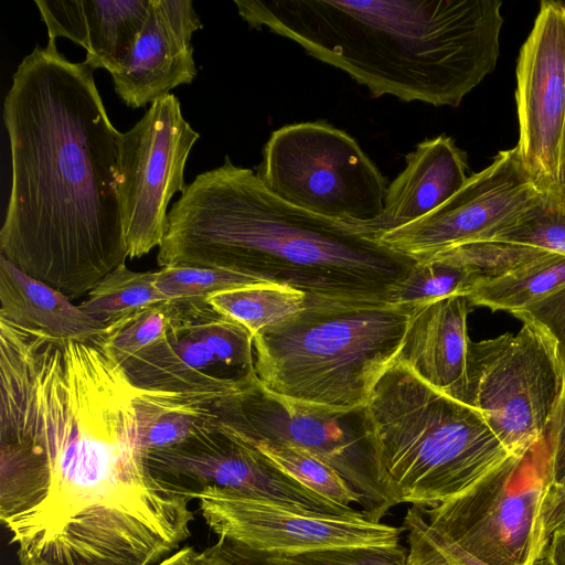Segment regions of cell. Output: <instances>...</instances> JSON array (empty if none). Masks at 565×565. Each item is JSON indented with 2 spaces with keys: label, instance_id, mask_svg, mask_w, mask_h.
Masks as SVG:
<instances>
[{
  "label": "cell",
  "instance_id": "cell-1",
  "mask_svg": "<svg viewBox=\"0 0 565 565\" xmlns=\"http://www.w3.org/2000/svg\"><path fill=\"white\" fill-rule=\"evenodd\" d=\"M87 63L49 39L19 64L3 102L11 191L0 255L76 299L128 257L119 137Z\"/></svg>",
  "mask_w": 565,
  "mask_h": 565
},
{
  "label": "cell",
  "instance_id": "cell-2",
  "mask_svg": "<svg viewBox=\"0 0 565 565\" xmlns=\"http://www.w3.org/2000/svg\"><path fill=\"white\" fill-rule=\"evenodd\" d=\"M157 262L233 270L309 296L382 301L416 263L358 225L281 200L227 156L169 210Z\"/></svg>",
  "mask_w": 565,
  "mask_h": 565
},
{
  "label": "cell",
  "instance_id": "cell-3",
  "mask_svg": "<svg viewBox=\"0 0 565 565\" xmlns=\"http://www.w3.org/2000/svg\"><path fill=\"white\" fill-rule=\"evenodd\" d=\"M267 28L349 74L373 97L457 107L495 67L499 0H235Z\"/></svg>",
  "mask_w": 565,
  "mask_h": 565
},
{
  "label": "cell",
  "instance_id": "cell-4",
  "mask_svg": "<svg viewBox=\"0 0 565 565\" xmlns=\"http://www.w3.org/2000/svg\"><path fill=\"white\" fill-rule=\"evenodd\" d=\"M409 316L387 301L306 295L300 311L253 337L255 374L284 397L362 409L396 360Z\"/></svg>",
  "mask_w": 565,
  "mask_h": 565
},
{
  "label": "cell",
  "instance_id": "cell-5",
  "mask_svg": "<svg viewBox=\"0 0 565 565\" xmlns=\"http://www.w3.org/2000/svg\"><path fill=\"white\" fill-rule=\"evenodd\" d=\"M363 417L401 503L434 508L511 455L475 407L437 391L397 360L374 385Z\"/></svg>",
  "mask_w": 565,
  "mask_h": 565
},
{
  "label": "cell",
  "instance_id": "cell-6",
  "mask_svg": "<svg viewBox=\"0 0 565 565\" xmlns=\"http://www.w3.org/2000/svg\"><path fill=\"white\" fill-rule=\"evenodd\" d=\"M363 408L338 411L277 395L255 372L213 405L216 428L231 437L294 447L329 465L356 493L364 516L380 523L401 501L380 468Z\"/></svg>",
  "mask_w": 565,
  "mask_h": 565
},
{
  "label": "cell",
  "instance_id": "cell-7",
  "mask_svg": "<svg viewBox=\"0 0 565 565\" xmlns=\"http://www.w3.org/2000/svg\"><path fill=\"white\" fill-rule=\"evenodd\" d=\"M256 175L292 205L359 226L381 217L388 186L358 141L326 121L273 131Z\"/></svg>",
  "mask_w": 565,
  "mask_h": 565
},
{
  "label": "cell",
  "instance_id": "cell-8",
  "mask_svg": "<svg viewBox=\"0 0 565 565\" xmlns=\"http://www.w3.org/2000/svg\"><path fill=\"white\" fill-rule=\"evenodd\" d=\"M551 486L548 449L510 455L472 488L434 508L428 523L484 565H534L548 546L541 509Z\"/></svg>",
  "mask_w": 565,
  "mask_h": 565
},
{
  "label": "cell",
  "instance_id": "cell-9",
  "mask_svg": "<svg viewBox=\"0 0 565 565\" xmlns=\"http://www.w3.org/2000/svg\"><path fill=\"white\" fill-rule=\"evenodd\" d=\"M565 374L553 340L536 326L473 342L467 361L466 403L515 456L545 438L555 418Z\"/></svg>",
  "mask_w": 565,
  "mask_h": 565
},
{
  "label": "cell",
  "instance_id": "cell-10",
  "mask_svg": "<svg viewBox=\"0 0 565 565\" xmlns=\"http://www.w3.org/2000/svg\"><path fill=\"white\" fill-rule=\"evenodd\" d=\"M199 137L173 94L150 104L141 119L120 134L119 191L128 257H141L162 244L168 204L186 186L185 164Z\"/></svg>",
  "mask_w": 565,
  "mask_h": 565
},
{
  "label": "cell",
  "instance_id": "cell-11",
  "mask_svg": "<svg viewBox=\"0 0 565 565\" xmlns=\"http://www.w3.org/2000/svg\"><path fill=\"white\" fill-rule=\"evenodd\" d=\"M121 366L140 390L228 394L255 372L253 335L206 299L189 298L168 334Z\"/></svg>",
  "mask_w": 565,
  "mask_h": 565
},
{
  "label": "cell",
  "instance_id": "cell-12",
  "mask_svg": "<svg viewBox=\"0 0 565 565\" xmlns=\"http://www.w3.org/2000/svg\"><path fill=\"white\" fill-rule=\"evenodd\" d=\"M544 195L522 166L516 148L501 150L443 205L373 238L416 262L426 260L462 244L493 239Z\"/></svg>",
  "mask_w": 565,
  "mask_h": 565
},
{
  "label": "cell",
  "instance_id": "cell-13",
  "mask_svg": "<svg viewBox=\"0 0 565 565\" xmlns=\"http://www.w3.org/2000/svg\"><path fill=\"white\" fill-rule=\"evenodd\" d=\"M515 100L521 163L556 196L565 186V2H541L518 58Z\"/></svg>",
  "mask_w": 565,
  "mask_h": 565
},
{
  "label": "cell",
  "instance_id": "cell-14",
  "mask_svg": "<svg viewBox=\"0 0 565 565\" xmlns=\"http://www.w3.org/2000/svg\"><path fill=\"white\" fill-rule=\"evenodd\" d=\"M145 458L157 477L191 499L206 487H217L317 514L364 516L360 509L337 504L302 486L255 448L220 429L151 450Z\"/></svg>",
  "mask_w": 565,
  "mask_h": 565
},
{
  "label": "cell",
  "instance_id": "cell-15",
  "mask_svg": "<svg viewBox=\"0 0 565 565\" xmlns=\"http://www.w3.org/2000/svg\"><path fill=\"white\" fill-rule=\"evenodd\" d=\"M200 512L218 537L280 555L343 546H394L399 527L364 516L322 515L206 487L195 495Z\"/></svg>",
  "mask_w": 565,
  "mask_h": 565
},
{
  "label": "cell",
  "instance_id": "cell-16",
  "mask_svg": "<svg viewBox=\"0 0 565 565\" xmlns=\"http://www.w3.org/2000/svg\"><path fill=\"white\" fill-rule=\"evenodd\" d=\"M203 28L191 0H151L143 29L125 65L111 74L114 88L139 108L196 76L192 35Z\"/></svg>",
  "mask_w": 565,
  "mask_h": 565
},
{
  "label": "cell",
  "instance_id": "cell-17",
  "mask_svg": "<svg viewBox=\"0 0 565 565\" xmlns=\"http://www.w3.org/2000/svg\"><path fill=\"white\" fill-rule=\"evenodd\" d=\"M466 296L448 297L411 308L396 358L437 391L466 403L470 339Z\"/></svg>",
  "mask_w": 565,
  "mask_h": 565
},
{
  "label": "cell",
  "instance_id": "cell-18",
  "mask_svg": "<svg viewBox=\"0 0 565 565\" xmlns=\"http://www.w3.org/2000/svg\"><path fill=\"white\" fill-rule=\"evenodd\" d=\"M151 0H35L49 39L66 38L86 50L85 61L110 75L127 62Z\"/></svg>",
  "mask_w": 565,
  "mask_h": 565
},
{
  "label": "cell",
  "instance_id": "cell-19",
  "mask_svg": "<svg viewBox=\"0 0 565 565\" xmlns=\"http://www.w3.org/2000/svg\"><path fill=\"white\" fill-rule=\"evenodd\" d=\"M405 161L404 170L387 186L381 217L371 224L358 225L372 237L427 215L468 180L466 154L446 135L419 142L406 154Z\"/></svg>",
  "mask_w": 565,
  "mask_h": 565
},
{
  "label": "cell",
  "instance_id": "cell-20",
  "mask_svg": "<svg viewBox=\"0 0 565 565\" xmlns=\"http://www.w3.org/2000/svg\"><path fill=\"white\" fill-rule=\"evenodd\" d=\"M0 319L63 341L98 340L107 326L49 285L24 274L0 255Z\"/></svg>",
  "mask_w": 565,
  "mask_h": 565
},
{
  "label": "cell",
  "instance_id": "cell-21",
  "mask_svg": "<svg viewBox=\"0 0 565 565\" xmlns=\"http://www.w3.org/2000/svg\"><path fill=\"white\" fill-rule=\"evenodd\" d=\"M225 394L147 391L137 387V448L145 456L216 430L214 402Z\"/></svg>",
  "mask_w": 565,
  "mask_h": 565
},
{
  "label": "cell",
  "instance_id": "cell-22",
  "mask_svg": "<svg viewBox=\"0 0 565 565\" xmlns=\"http://www.w3.org/2000/svg\"><path fill=\"white\" fill-rule=\"evenodd\" d=\"M565 284V256L554 253L498 278L476 282L467 296L471 306L512 312Z\"/></svg>",
  "mask_w": 565,
  "mask_h": 565
},
{
  "label": "cell",
  "instance_id": "cell-23",
  "mask_svg": "<svg viewBox=\"0 0 565 565\" xmlns=\"http://www.w3.org/2000/svg\"><path fill=\"white\" fill-rule=\"evenodd\" d=\"M206 301L254 337L259 330L300 311L306 303V292L290 286L262 284L222 291Z\"/></svg>",
  "mask_w": 565,
  "mask_h": 565
},
{
  "label": "cell",
  "instance_id": "cell-24",
  "mask_svg": "<svg viewBox=\"0 0 565 565\" xmlns=\"http://www.w3.org/2000/svg\"><path fill=\"white\" fill-rule=\"evenodd\" d=\"M157 271H132L120 264L88 292L79 308L108 326L138 309L168 301L156 285Z\"/></svg>",
  "mask_w": 565,
  "mask_h": 565
},
{
  "label": "cell",
  "instance_id": "cell-25",
  "mask_svg": "<svg viewBox=\"0 0 565 565\" xmlns=\"http://www.w3.org/2000/svg\"><path fill=\"white\" fill-rule=\"evenodd\" d=\"M186 300H168L130 312L108 324L99 340L122 365L168 334L182 315Z\"/></svg>",
  "mask_w": 565,
  "mask_h": 565
},
{
  "label": "cell",
  "instance_id": "cell-26",
  "mask_svg": "<svg viewBox=\"0 0 565 565\" xmlns=\"http://www.w3.org/2000/svg\"><path fill=\"white\" fill-rule=\"evenodd\" d=\"M475 278L462 267L431 257L416 262L392 289L388 302L414 308L455 296H468Z\"/></svg>",
  "mask_w": 565,
  "mask_h": 565
},
{
  "label": "cell",
  "instance_id": "cell-27",
  "mask_svg": "<svg viewBox=\"0 0 565 565\" xmlns=\"http://www.w3.org/2000/svg\"><path fill=\"white\" fill-rule=\"evenodd\" d=\"M247 445L316 493L337 504L349 508L358 505L360 509V499L345 480L333 468L313 455L294 447L267 441Z\"/></svg>",
  "mask_w": 565,
  "mask_h": 565
},
{
  "label": "cell",
  "instance_id": "cell-28",
  "mask_svg": "<svg viewBox=\"0 0 565 565\" xmlns=\"http://www.w3.org/2000/svg\"><path fill=\"white\" fill-rule=\"evenodd\" d=\"M548 253L533 246L490 239L462 244L433 257L462 267L475 278L476 284L503 276Z\"/></svg>",
  "mask_w": 565,
  "mask_h": 565
},
{
  "label": "cell",
  "instance_id": "cell-29",
  "mask_svg": "<svg viewBox=\"0 0 565 565\" xmlns=\"http://www.w3.org/2000/svg\"><path fill=\"white\" fill-rule=\"evenodd\" d=\"M271 284L259 277L215 267L167 266L157 271L156 285L168 299H206L241 287Z\"/></svg>",
  "mask_w": 565,
  "mask_h": 565
},
{
  "label": "cell",
  "instance_id": "cell-30",
  "mask_svg": "<svg viewBox=\"0 0 565 565\" xmlns=\"http://www.w3.org/2000/svg\"><path fill=\"white\" fill-rule=\"evenodd\" d=\"M402 530L407 534L408 565H484L434 529L419 507L407 509ZM534 565H552L547 548Z\"/></svg>",
  "mask_w": 565,
  "mask_h": 565
},
{
  "label": "cell",
  "instance_id": "cell-31",
  "mask_svg": "<svg viewBox=\"0 0 565 565\" xmlns=\"http://www.w3.org/2000/svg\"><path fill=\"white\" fill-rule=\"evenodd\" d=\"M565 256V206L552 195L544 198L513 225L494 236Z\"/></svg>",
  "mask_w": 565,
  "mask_h": 565
},
{
  "label": "cell",
  "instance_id": "cell-32",
  "mask_svg": "<svg viewBox=\"0 0 565 565\" xmlns=\"http://www.w3.org/2000/svg\"><path fill=\"white\" fill-rule=\"evenodd\" d=\"M407 555L408 551L398 544L343 546L275 556L282 565H408Z\"/></svg>",
  "mask_w": 565,
  "mask_h": 565
},
{
  "label": "cell",
  "instance_id": "cell-33",
  "mask_svg": "<svg viewBox=\"0 0 565 565\" xmlns=\"http://www.w3.org/2000/svg\"><path fill=\"white\" fill-rule=\"evenodd\" d=\"M511 315L536 326L553 340L565 374V284Z\"/></svg>",
  "mask_w": 565,
  "mask_h": 565
},
{
  "label": "cell",
  "instance_id": "cell-34",
  "mask_svg": "<svg viewBox=\"0 0 565 565\" xmlns=\"http://www.w3.org/2000/svg\"><path fill=\"white\" fill-rule=\"evenodd\" d=\"M189 565H282L270 553L262 552L226 537L201 552L193 551Z\"/></svg>",
  "mask_w": 565,
  "mask_h": 565
},
{
  "label": "cell",
  "instance_id": "cell-35",
  "mask_svg": "<svg viewBox=\"0 0 565 565\" xmlns=\"http://www.w3.org/2000/svg\"><path fill=\"white\" fill-rule=\"evenodd\" d=\"M548 438L551 486H561L565 483V385Z\"/></svg>",
  "mask_w": 565,
  "mask_h": 565
},
{
  "label": "cell",
  "instance_id": "cell-36",
  "mask_svg": "<svg viewBox=\"0 0 565 565\" xmlns=\"http://www.w3.org/2000/svg\"><path fill=\"white\" fill-rule=\"evenodd\" d=\"M541 515L550 537L555 531L565 529V483L550 486L542 503Z\"/></svg>",
  "mask_w": 565,
  "mask_h": 565
},
{
  "label": "cell",
  "instance_id": "cell-37",
  "mask_svg": "<svg viewBox=\"0 0 565 565\" xmlns=\"http://www.w3.org/2000/svg\"><path fill=\"white\" fill-rule=\"evenodd\" d=\"M547 555L552 565H565V529L557 530L551 535Z\"/></svg>",
  "mask_w": 565,
  "mask_h": 565
},
{
  "label": "cell",
  "instance_id": "cell-38",
  "mask_svg": "<svg viewBox=\"0 0 565 565\" xmlns=\"http://www.w3.org/2000/svg\"><path fill=\"white\" fill-rule=\"evenodd\" d=\"M193 551L194 550L190 546L180 548L171 555L164 557L156 565H189Z\"/></svg>",
  "mask_w": 565,
  "mask_h": 565
},
{
  "label": "cell",
  "instance_id": "cell-39",
  "mask_svg": "<svg viewBox=\"0 0 565 565\" xmlns=\"http://www.w3.org/2000/svg\"><path fill=\"white\" fill-rule=\"evenodd\" d=\"M553 198H555L562 205L565 206V186L561 190V192L556 196H553Z\"/></svg>",
  "mask_w": 565,
  "mask_h": 565
}]
</instances>
